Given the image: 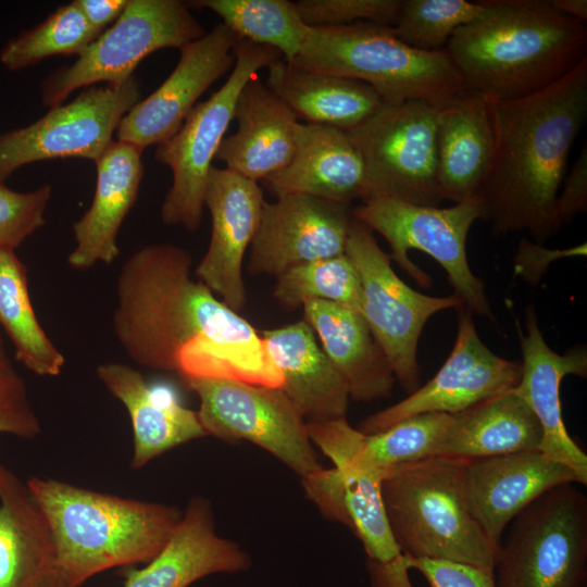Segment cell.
Listing matches in <instances>:
<instances>
[{
    "label": "cell",
    "instance_id": "1",
    "mask_svg": "<svg viewBox=\"0 0 587 587\" xmlns=\"http://www.w3.org/2000/svg\"><path fill=\"white\" fill-rule=\"evenodd\" d=\"M191 268L190 252L173 243L141 247L123 263L112 326L125 354L139 366L178 374L180 352L203 340L210 350L192 360L193 375L280 387L262 337Z\"/></svg>",
    "mask_w": 587,
    "mask_h": 587
},
{
    "label": "cell",
    "instance_id": "2",
    "mask_svg": "<svg viewBox=\"0 0 587 587\" xmlns=\"http://www.w3.org/2000/svg\"><path fill=\"white\" fill-rule=\"evenodd\" d=\"M586 115L587 59L535 93L498 102V149L478 197L495 235L527 232L542 245L558 233L555 201Z\"/></svg>",
    "mask_w": 587,
    "mask_h": 587
},
{
    "label": "cell",
    "instance_id": "3",
    "mask_svg": "<svg viewBox=\"0 0 587 587\" xmlns=\"http://www.w3.org/2000/svg\"><path fill=\"white\" fill-rule=\"evenodd\" d=\"M445 50L465 88L504 102L558 82L587 59V25L550 0H487Z\"/></svg>",
    "mask_w": 587,
    "mask_h": 587
},
{
    "label": "cell",
    "instance_id": "4",
    "mask_svg": "<svg viewBox=\"0 0 587 587\" xmlns=\"http://www.w3.org/2000/svg\"><path fill=\"white\" fill-rule=\"evenodd\" d=\"M26 486L49 523L68 587H79L113 567L148 563L183 516L175 505L51 478L30 477Z\"/></svg>",
    "mask_w": 587,
    "mask_h": 587
},
{
    "label": "cell",
    "instance_id": "5",
    "mask_svg": "<svg viewBox=\"0 0 587 587\" xmlns=\"http://www.w3.org/2000/svg\"><path fill=\"white\" fill-rule=\"evenodd\" d=\"M464 462L436 455L388 470L380 483L385 511L405 555L492 570L497 552L464 502Z\"/></svg>",
    "mask_w": 587,
    "mask_h": 587
},
{
    "label": "cell",
    "instance_id": "6",
    "mask_svg": "<svg viewBox=\"0 0 587 587\" xmlns=\"http://www.w3.org/2000/svg\"><path fill=\"white\" fill-rule=\"evenodd\" d=\"M289 64L362 82L390 105L414 100L440 104L465 88L445 49L415 50L390 26L374 23L311 27Z\"/></svg>",
    "mask_w": 587,
    "mask_h": 587
},
{
    "label": "cell",
    "instance_id": "7",
    "mask_svg": "<svg viewBox=\"0 0 587 587\" xmlns=\"http://www.w3.org/2000/svg\"><path fill=\"white\" fill-rule=\"evenodd\" d=\"M480 212L479 198L439 208L373 196L352 208L351 215L386 239L391 249L390 259L421 287H430L432 279L410 260V250L423 251L436 260L464 305L496 323L485 284L472 272L466 254V238Z\"/></svg>",
    "mask_w": 587,
    "mask_h": 587
},
{
    "label": "cell",
    "instance_id": "8",
    "mask_svg": "<svg viewBox=\"0 0 587 587\" xmlns=\"http://www.w3.org/2000/svg\"><path fill=\"white\" fill-rule=\"evenodd\" d=\"M576 485L553 487L510 522L495 587H586L587 498Z\"/></svg>",
    "mask_w": 587,
    "mask_h": 587
},
{
    "label": "cell",
    "instance_id": "9",
    "mask_svg": "<svg viewBox=\"0 0 587 587\" xmlns=\"http://www.w3.org/2000/svg\"><path fill=\"white\" fill-rule=\"evenodd\" d=\"M234 67L224 85L197 103L180 128L157 147V161L168 166L173 174L160 212L166 225L189 232L200 227L212 161L234 120L238 96L260 70L283 59L277 50L241 38L234 46Z\"/></svg>",
    "mask_w": 587,
    "mask_h": 587
},
{
    "label": "cell",
    "instance_id": "10",
    "mask_svg": "<svg viewBox=\"0 0 587 587\" xmlns=\"http://www.w3.org/2000/svg\"><path fill=\"white\" fill-rule=\"evenodd\" d=\"M188 8L178 0H128L121 16L72 65L55 70L42 80L43 104L59 105L76 89L97 83H123L149 54L180 49L202 37L207 32Z\"/></svg>",
    "mask_w": 587,
    "mask_h": 587
},
{
    "label": "cell",
    "instance_id": "11",
    "mask_svg": "<svg viewBox=\"0 0 587 587\" xmlns=\"http://www.w3.org/2000/svg\"><path fill=\"white\" fill-rule=\"evenodd\" d=\"M358 271L362 288L361 314L383 348L396 380L410 394L420 387L417 345L429 317L464 305L454 294L432 297L408 286L374 232L352 217L345 249Z\"/></svg>",
    "mask_w": 587,
    "mask_h": 587
},
{
    "label": "cell",
    "instance_id": "12",
    "mask_svg": "<svg viewBox=\"0 0 587 587\" xmlns=\"http://www.w3.org/2000/svg\"><path fill=\"white\" fill-rule=\"evenodd\" d=\"M437 108L422 100L384 104L346 132L364 163L365 199L386 196L428 207L444 201L438 180Z\"/></svg>",
    "mask_w": 587,
    "mask_h": 587
},
{
    "label": "cell",
    "instance_id": "13",
    "mask_svg": "<svg viewBox=\"0 0 587 587\" xmlns=\"http://www.w3.org/2000/svg\"><path fill=\"white\" fill-rule=\"evenodd\" d=\"M184 382L199 398L197 412L207 435L250 441L300 478L323 467L307 422L279 387L214 377H187Z\"/></svg>",
    "mask_w": 587,
    "mask_h": 587
},
{
    "label": "cell",
    "instance_id": "14",
    "mask_svg": "<svg viewBox=\"0 0 587 587\" xmlns=\"http://www.w3.org/2000/svg\"><path fill=\"white\" fill-rule=\"evenodd\" d=\"M139 99L134 76L120 84L89 86L74 100L51 107L36 122L0 134V180L38 161L82 158L96 162Z\"/></svg>",
    "mask_w": 587,
    "mask_h": 587
},
{
    "label": "cell",
    "instance_id": "15",
    "mask_svg": "<svg viewBox=\"0 0 587 587\" xmlns=\"http://www.w3.org/2000/svg\"><path fill=\"white\" fill-rule=\"evenodd\" d=\"M457 310V338L435 376L405 399L363 420L360 432L380 433L424 413L455 414L519 385L521 362L494 353L479 338L473 313L465 305Z\"/></svg>",
    "mask_w": 587,
    "mask_h": 587
},
{
    "label": "cell",
    "instance_id": "16",
    "mask_svg": "<svg viewBox=\"0 0 587 587\" xmlns=\"http://www.w3.org/2000/svg\"><path fill=\"white\" fill-rule=\"evenodd\" d=\"M351 210L349 203L304 193L265 202L247 272L277 277L296 265L344 254Z\"/></svg>",
    "mask_w": 587,
    "mask_h": 587
},
{
    "label": "cell",
    "instance_id": "17",
    "mask_svg": "<svg viewBox=\"0 0 587 587\" xmlns=\"http://www.w3.org/2000/svg\"><path fill=\"white\" fill-rule=\"evenodd\" d=\"M385 474L348 475L321 467L302 477L301 484L325 519L344 524L361 541L372 587H413L409 557L400 550L385 511L380 492Z\"/></svg>",
    "mask_w": 587,
    "mask_h": 587
},
{
    "label": "cell",
    "instance_id": "18",
    "mask_svg": "<svg viewBox=\"0 0 587 587\" xmlns=\"http://www.w3.org/2000/svg\"><path fill=\"white\" fill-rule=\"evenodd\" d=\"M238 36L225 24L180 48L172 73L151 95L139 100L121 120L117 140L142 149L172 137L201 95L235 63Z\"/></svg>",
    "mask_w": 587,
    "mask_h": 587
},
{
    "label": "cell",
    "instance_id": "19",
    "mask_svg": "<svg viewBox=\"0 0 587 587\" xmlns=\"http://www.w3.org/2000/svg\"><path fill=\"white\" fill-rule=\"evenodd\" d=\"M264 203L258 182L226 167H211L204 193L211 237L195 275L235 312L247 301L242 262L259 228Z\"/></svg>",
    "mask_w": 587,
    "mask_h": 587
},
{
    "label": "cell",
    "instance_id": "20",
    "mask_svg": "<svg viewBox=\"0 0 587 587\" xmlns=\"http://www.w3.org/2000/svg\"><path fill=\"white\" fill-rule=\"evenodd\" d=\"M564 483L578 484L573 471L539 450L465 460L461 474L466 508L496 552L510 522Z\"/></svg>",
    "mask_w": 587,
    "mask_h": 587
},
{
    "label": "cell",
    "instance_id": "21",
    "mask_svg": "<svg viewBox=\"0 0 587 587\" xmlns=\"http://www.w3.org/2000/svg\"><path fill=\"white\" fill-rule=\"evenodd\" d=\"M525 334L517 323L522 375L515 391L532 409L541 427L539 451L567 466L579 485H587V455L570 437L562 419L560 385L566 375H587V351L583 346L565 353L553 351L539 328L534 307L525 310Z\"/></svg>",
    "mask_w": 587,
    "mask_h": 587
},
{
    "label": "cell",
    "instance_id": "22",
    "mask_svg": "<svg viewBox=\"0 0 587 587\" xmlns=\"http://www.w3.org/2000/svg\"><path fill=\"white\" fill-rule=\"evenodd\" d=\"M499 142L498 102L464 88L438 104L437 162L444 200L479 197Z\"/></svg>",
    "mask_w": 587,
    "mask_h": 587
},
{
    "label": "cell",
    "instance_id": "23",
    "mask_svg": "<svg viewBox=\"0 0 587 587\" xmlns=\"http://www.w3.org/2000/svg\"><path fill=\"white\" fill-rule=\"evenodd\" d=\"M252 565L250 555L215 530L213 510L204 497H193L161 551L141 569L124 574L123 587H189L213 574L239 573Z\"/></svg>",
    "mask_w": 587,
    "mask_h": 587
},
{
    "label": "cell",
    "instance_id": "24",
    "mask_svg": "<svg viewBox=\"0 0 587 587\" xmlns=\"http://www.w3.org/2000/svg\"><path fill=\"white\" fill-rule=\"evenodd\" d=\"M450 414L424 413L408 417L390 428L364 434L347 417L307 423L309 436L334 464L348 475L387 472L400 464L435 457Z\"/></svg>",
    "mask_w": 587,
    "mask_h": 587
},
{
    "label": "cell",
    "instance_id": "25",
    "mask_svg": "<svg viewBox=\"0 0 587 587\" xmlns=\"http://www.w3.org/2000/svg\"><path fill=\"white\" fill-rule=\"evenodd\" d=\"M261 184L276 198L304 193L351 204L367 196L364 163L347 133L301 122L295 127L291 160Z\"/></svg>",
    "mask_w": 587,
    "mask_h": 587
},
{
    "label": "cell",
    "instance_id": "26",
    "mask_svg": "<svg viewBox=\"0 0 587 587\" xmlns=\"http://www.w3.org/2000/svg\"><path fill=\"white\" fill-rule=\"evenodd\" d=\"M142 151L136 145L116 140L95 162L93 199L73 224L75 247L67 255L72 268L85 271L97 263L111 264L118 258V232L137 200L145 172Z\"/></svg>",
    "mask_w": 587,
    "mask_h": 587
},
{
    "label": "cell",
    "instance_id": "27",
    "mask_svg": "<svg viewBox=\"0 0 587 587\" xmlns=\"http://www.w3.org/2000/svg\"><path fill=\"white\" fill-rule=\"evenodd\" d=\"M0 587H68L42 510L1 463Z\"/></svg>",
    "mask_w": 587,
    "mask_h": 587
},
{
    "label": "cell",
    "instance_id": "28",
    "mask_svg": "<svg viewBox=\"0 0 587 587\" xmlns=\"http://www.w3.org/2000/svg\"><path fill=\"white\" fill-rule=\"evenodd\" d=\"M315 336L302 319L265 329L261 337L280 373L279 388L307 423L345 419L350 400L348 387Z\"/></svg>",
    "mask_w": 587,
    "mask_h": 587
},
{
    "label": "cell",
    "instance_id": "29",
    "mask_svg": "<svg viewBox=\"0 0 587 587\" xmlns=\"http://www.w3.org/2000/svg\"><path fill=\"white\" fill-rule=\"evenodd\" d=\"M234 118L238 128L215 157L226 168L259 183L289 163L298 120L258 75L241 89Z\"/></svg>",
    "mask_w": 587,
    "mask_h": 587
},
{
    "label": "cell",
    "instance_id": "30",
    "mask_svg": "<svg viewBox=\"0 0 587 587\" xmlns=\"http://www.w3.org/2000/svg\"><path fill=\"white\" fill-rule=\"evenodd\" d=\"M302 310L346 382L350 399L371 402L392 395L397 382L392 367L360 312L327 301L307 302Z\"/></svg>",
    "mask_w": 587,
    "mask_h": 587
},
{
    "label": "cell",
    "instance_id": "31",
    "mask_svg": "<svg viewBox=\"0 0 587 587\" xmlns=\"http://www.w3.org/2000/svg\"><path fill=\"white\" fill-rule=\"evenodd\" d=\"M97 376L127 410L133 427L132 467L145 466L160 454L207 436L198 412L175 399H161L141 373L128 364H99Z\"/></svg>",
    "mask_w": 587,
    "mask_h": 587
},
{
    "label": "cell",
    "instance_id": "32",
    "mask_svg": "<svg viewBox=\"0 0 587 587\" xmlns=\"http://www.w3.org/2000/svg\"><path fill=\"white\" fill-rule=\"evenodd\" d=\"M541 436L538 420L514 388L450 414L436 455L475 460L538 450Z\"/></svg>",
    "mask_w": 587,
    "mask_h": 587
},
{
    "label": "cell",
    "instance_id": "33",
    "mask_svg": "<svg viewBox=\"0 0 587 587\" xmlns=\"http://www.w3.org/2000/svg\"><path fill=\"white\" fill-rule=\"evenodd\" d=\"M265 85L303 123L350 130L385 103L369 85L296 67L283 59L267 67Z\"/></svg>",
    "mask_w": 587,
    "mask_h": 587
},
{
    "label": "cell",
    "instance_id": "34",
    "mask_svg": "<svg viewBox=\"0 0 587 587\" xmlns=\"http://www.w3.org/2000/svg\"><path fill=\"white\" fill-rule=\"evenodd\" d=\"M0 326L14 347L15 359L39 376H58L63 353L40 325L29 296L27 268L13 250H0Z\"/></svg>",
    "mask_w": 587,
    "mask_h": 587
},
{
    "label": "cell",
    "instance_id": "35",
    "mask_svg": "<svg viewBox=\"0 0 587 587\" xmlns=\"http://www.w3.org/2000/svg\"><path fill=\"white\" fill-rule=\"evenodd\" d=\"M188 7L216 13L238 38L277 50L290 63L301 51L310 28L288 0H199Z\"/></svg>",
    "mask_w": 587,
    "mask_h": 587
},
{
    "label": "cell",
    "instance_id": "36",
    "mask_svg": "<svg viewBox=\"0 0 587 587\" xmlns=\"http://www.w3.org/2000/svg\"><path fill=\"white\" fill-rule=\"evenodd\" d=\"M273 296L287 311L310 301L333 302L360 313L362 308L360 277L346 253L287 270L276 277Z\"/></svg>",
    "mask_w": 587,
    "mask_h": 587
},
{
    "label": "cell",
    "instance_id": "37",
    "mask_svg": "<svg viewBox=\"0 0 587 587\" xmlns=\"http://www.w3.org/2000/svg\"><path fill=\"white\" fill-rule=\"evenodd\" d=\"M99 35L72 1L10 39L0 51V62L16 72L53 55L78 57Z\"/></svg>",
    "mask_w": 587,
    "mask_h": 587
},
{
    "label": "cell",
    "instance_id": "38",
    "mask_svg": "<svg viewBox=\"0 0 587 587\" xmlns=\"http://www.w3.org/2000/svg\"><path fill=\"white\" fill-rule=\"evenodd\" d=\"M484 1L401 0L395 36L407 46L424 52L444 50L452 35L484 14Z\"/></svg>",
    "mask_w": 587,
    "mask_h": 587
},
{
    "label": "cell",
    "instance_id": "39",
    "mask_svg": "<svg viewBox=\"0 0 587 587\" xmlns=\"http://www.w3.org/2000/svg\"><path fill=\"white\" fill-rule=\"evenodd\" d=\"M294 3L309 27H338L355 23L391 27L401 0H299Z\"/></svg>",
    "mask_w": 587,
    "mask_h": 587
},
{
    "label": "cell",
    "instance_id": "40",
    "mask_svg": "<svg viewBox=\"0 0 587 587\" xmlns=\"http://www.w3.org/2000/svg\"><path fill=\"white\" fill-rule=\"evenodd\" d=\"M51 192L50 185L20 192L0 180V250L15 251L45 225V212Z\"/></svg>",
    "mask_w": 587,
    "mask_h": 587
},
{
    "label": "cell",
    "instance_id": "41",
    "mask_svg": "<svg viewBox=\"0 0 587 587\" xmlns=\"http://www.w3.org/2000/svg\"><path fill=\"white\" fill-rule=\"evenodd\" d=\"M40 432L23 378L17 373L0 378V434L32 439Z\"/></svg>",
    "mask_w": 587,
    "mask_h": 587
},
{
    "label": "cell",
    "instance_id": "42",
    "mask_svg": "<svg viewBox=\"0 0 587 587\" xmlns=\"http://www.w3.org/2000/svg\"><path fill=\"white\" fill-rule=\"evenodd\" d=\"M409 565L426 579L429 587H495L492 570L410 557Z\"/></svg>",
    "mask_w": 587,
    "mask_h": 587
},
{
    "label": "cell",
    "instance_id": "43",
    "mask_svg": "<svg viewBox=\"0 0 587 587\" xmlns=\"http://www.w3.org/2000/svg\"><path fill=\"white\" fill-rule=\"evenodd\" d=\"M586 242L565 249H550L522 238L514 258V274L534 286L553 261L571 257H586Z\"/></svg>",
    "mask_w": 587,
    "mask_h": 587
},
{
    "label": "cell",
    "instance_id": "44",
    "mask_svg": "<svg viewBox=\"0 0 587 587\" xmlns=\"http://www.w3.org/2000/svg\"><path fill=\"white\" fill-rule=\"evenodd\" d=\"M587 208V146L580 153L564 180L555 201V222L559 229L570 223L576 214Z\"/></svg>",
    "mask_w": 587,
    "mask_h": 587
},
{
    "label": "cell",
    "instance_id": "45",
    "mask_svg": "<svg viewBox=\"0 0 587 587\" xmlns=\"http://www.w3.org/2000/svg\"><path fill=\"white\" fill-rule=\"evenodd\" d=\"M75 3L89 25L101 34L121 16L128 0H75Z\"/></svg>",
    "mask_w": 587,
    "mask_h": 587
},
{
    "label": "cell",
    "instance_id": "46",
    "mask_svg": "<svg viewBox=\"0 0 587 587\" xmlns=\"http://www.w3.org/2000/svg\"><path fill=\"white\" fill-rule=\"evenodd\" d=\"M553 8L560 13L580 22L587 20L586 0H550Z\"/></svg>",
    "mask_w": 587,
    "mask_h": 587
},
{
    "label": "cell",
    "instance_id": "47",
    "mask_svg": "<svg viewBox=\"0 0 587 587\" xmlns=\"http://www.w3.org/2000/svg\"><path fill=\"white\" fill-rule=\"evenodd\" d=\"M14 373H16V371L12 364V361L5 349L3 339L0 335V378L10 376Z\"/></svg>",
    "mask_w": 587,
    "mask_h": 587
}]
</instances>
